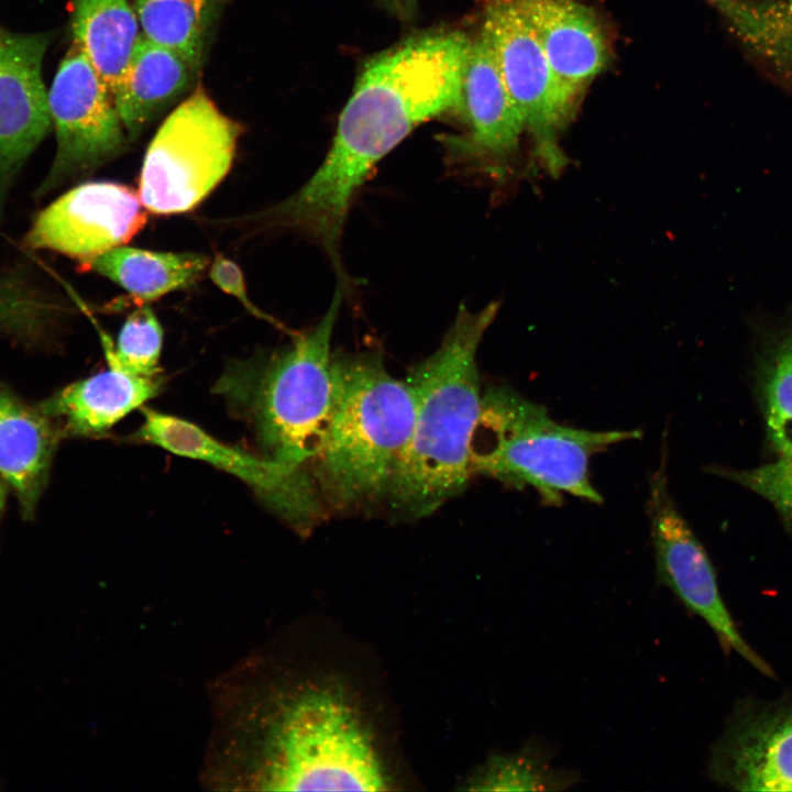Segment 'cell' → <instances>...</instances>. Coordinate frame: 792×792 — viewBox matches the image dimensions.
<instances>
[{"label":"cell","instance_id":"7402d4cb","mask_svg":"<svg viewBox=\"0 0 792 792\" xmlns=\"http://www.w3.org/2000/svg\"><path fill=\"white\" fill-rule=\"evenodd\" d=\"M755 373L767 440L779 459L792 460V321L766 337Z\"/></svg>","mask_w":792,"mask_h":792},{"label":"cell","instance_id":"8992f818","mask_svg":"<svg viewBox=\"0 0 792 792\" xmlns=\"http://www.w3.org/2000/svg\"><path fill=\"white\" fill-rule=\"evenodd\" d=\"M641 431H596L561 425L547 409L506 385L483 389L472 438V476L495 479L516 488H534L547 506L565 494L600 504L590 475L591 459L610 446L639 439Z\"/></svg>","mask_w":792,"mask_h":792},{"label":"cell","instance_id":"5b68a950","mask_svg":"<svg viewBox=\"0 0 792 792\" xmlns=\"http://www.w3.org/2000/svg\"><path fill=\"white\" fill-rule=\"evenodd\" d=\"M341 302L338 287L315 327L279 352L230 363L215 385L252 428L265 457L309 473L334 405L331 340Z\"/></svg>","mask_w":792,"mask_h":792},{"label":"cell","instance_id":"ffe728a7","mask_svg":"<svg viewBox=\"0 0 792 792\" xmlns=\"http://www.w3.org/2000/svg\"><path fill=\"white\" fill-rule=\"evenodd\" d=\"M141 301H151L195 284L209 258L193 252H158L120 245L81 262Z\"/></svg>","mask_w":792,"mask_h":792},{"label":"cell","instance_id":"7a4b0ae2","mask_svg":"<svg viewBox=\"0 0 792 792\" xmlns=\"http://www.w3.org/2000/svg\"><path fill=\"white\" fill-rule=\"evenodd\" d=\"M472 40L458 30L414 35L369 59L315 174L266 211L278 227L318 242L341 260L344 222L372 168L418 124L454 109Z\"/></svg>","mask_w":792,"mask_h":792},{"label":"cell","instance_id":"9c48e42d","mask_svg":"<svg viewBox=\"0 0 792 792\" xmlns=\"http://www.w3.org/2000/svg\"><path fill=\"white\" fill-rule=\"evenodd\" d=\"M649 481L647 514L656 560L657 581L668 587L717 637L724 652L736 651L767 676L772 668L747 644L728 612L713 563L669 491L667 447Z\"/></svg>","mask_w":792,"mask_h":792},{"label":"cell","instance_id":"6da1fadb","mask_svg":"<svg viewBox=\"0 0 792 792\" xmlns=\"http://www.w3.org/2000/svg\"><path fill=\"white\" fill-rule=\"evenodd\" d=\"M201 783L213 791H384L392 778L359 702L273 648L251 651L209 686Z\"/></svg>","mask_w":792,"mask_h":792},{"label":"cell","instance_id":"52a82bcc","mask_svg":"<svg viewBox=\"0 0 792 792\" xmlns=\"http://www.w3.org/2000/svg\"><path fill=\"white\" fill-rule=\"evenodd\" d=\"M241 125L198 87L164 120L144 155L139 196L146 211L191 210L226 177Z\"/></svg>","mask_w":792,"mask_h":792},{"label":"cell","instance_id":"e0dca14e","mask_svg":"<svg viewBox=\"0 0 792 792\" xmlns=\"http://www.w3.org/2000/svg\"><path fill=\"white\" fill-rule=\"evenodd\" d=\"M62 439L55 422L0 382V476L32 519Z\"/></svg>","mask_w":792,"mask_h":792},{"label":"cell","instance_id":"603a6c76","mask_svg":"<svg viewBox=\"0 0 792 792\" xmlns=\"http://www.w3.org/2000/svg\"><path fill=\"white\" fill-rule=\"evenodd\" d=\"M216 0H133L141 33L200 65Z\"/></svg>","mask_w":792,"mask_h":792},{"label":"cell","instance_id":"4dcf8cb0","mask_svg":"<svg viewBox=\"0 0 792 792\" xmlns=\"http://www.w3.org/2000/svg\"><path fill=\"white\" fill-rule=\"evenodd\" d=\"M9 492H10L9 485L0 476V521H1L4 508H6V503H7Z\"/></svg>","mask_w":792,"mask_h":792},{"label":"cell","instance_id":"d6a6232c","mask_svg":"<svg viewBox=\"0 0 792 792\" xmlns=\"http://www.w3.org/2000/svg\"><path fill=\"white\" fill-rule=\"evenodd\" d=\"M3 31V29L0 28V33Z\"/></svg>","mask_w":792,"mask_h":792},{"label":"cell","instance_id":"484cf974","mask_svg":"<svg viewBox=\"0 0 792 792\" xmlns=\"http://www.w3.org/2000/svg\"><path fill=\"white\" fill-rule=\"evenodd\" d=\"M58 306L26 282L0 275V330L34 334L52 320Z\"/></svg>","mask_w":792,"mask_h":792},{"label":"cell","instance_id":"d4e9b609","mask_svg":"<svg viewBox=\"0 0 792 792\" xmlns=\"http://www.w3.org/2000/svg\"><path fill=\"white\" fill-rule=\"evenodd\" d=\"M105 356L134 375L161 376L160 358L163 345L161 323L148 306H140L123 322L117 344L101 329L98 330Z\"/></svg>","mask_w":792,"mask_h":792},{"label":"cell","instance_id":"3957f363","mask_svg":"<svg viewBox=\"0 0 792 792\" xmlns=\"http://www.w3.org/2000/svg\"><path fill=\"white\" fill-rule=\"evenodd\" d=\"M498 302L460 307L438 349L409 372L415 416L385 504L397 517L420 519L460 494L472 477L470 451L483 389L476 354Z\"/></svg>","mask_w":792,"mask_h":792},{"label":"cell","instance_id":"30bf717a","mask_svg":"<svg viewBox=\"0 0 792 792\" xmlns=\"http://www.w3.org/2000/svg\"><path fill=\"white\" fill-rule=\"evenodd\" d=\"M48 107L57 148L37 196L114 158L129 141L111 91L74 43L54 76Z\"/></svg>","mask_w":792,"mask_h":792},{"label":"cell","instance_id":"4316f807","mask_svg":"<svg viewBox=\"0 0 792 792\" xmlns=\"http://www.w3.org/2000/svg\"><path fill=\"white\" fill-rule=\"evenodd\" d=\"M711 472L769 502L792 534V460L778 459L750 470L712 468Z\"/></svg>","mask_w":792,"mask_h":792},{"label":"cell","instance_id":"1f68e13d","mask_svg":"<svg viewBox=\"0 0 792 792\" xmlns=\"http://www.w3.org/2000/svg\"><path fill=\"white\" fill-rule=\"evenodd\" d=\"M769 6L772 7V9H774L777 11L792 14V0L769 3Z\"/></svg>","mask_w":792,"mask_h":792},{"label":"cell","instance_id":"8fae6325","mask_svg":"<svg viewBox=\"0 0 792 792\" xmlns=\"http://www.w3.org/2000/svg\"><path fill=\"white\" fill-rule=\"evenodd\" d=\"M134 438L235 475L302 535L324 518L327 509L311 473L226 444L186 419L143 408Z\"/></svg>","mask_w":792,"mask_h":792},{"label":"cell","instance_id":"44dd1931","mask_svg":"<svg viewBox=\"0 0 792 792\" xmlns=\"http://www.w3.org/2000/svg\"><path fill=\"white\" fill-rule=\"evenodd\" d=\"M72 35L111 94L142 35L130 0H75Z\"/></svg>","mask_w":792,"mask_h":792},{"label":"cell","instance_id":"cb8c5ba5","mask_svg":"<svg viewBox=\"0 0 792 792\" xmlns=\"http://www.w3.org/2000/svg\"><path fill=\"white\" fill-rule=\"evenodd\" d=\"M575 773L551 766L547 749L530 741L519 751L494 756L473 778V790L562 791L578 782Z\"/></svg>","mask_w":792,"mask_h":792},{"label":"cell","instance_id":"9a60e30c","mask_svg":"<svg viewBox=\"0 0 792 792\" xmlns=\"http://www.w3.org/2000/svg\"><path fill=\"white\" fill-rule=\"evenodd\" d=\"M454 109L466 124V134L448 142L453 153L503 177L526 129L494 52L482 33L472 41Z\"/></svg>","mask_w":792,"mask_h":792},{"label":"cell","instance_id":"4fadbf2b","mask_svg":"<svg viewBox=\"0 0 792 792\" xmlns=\"http://www.w3.org/2000/svg\"><path fill=\"white\" fill-rule=\"evenodd\" d=\"M708 774L736 791H792V698L740 700L711 749Z\"/></svg>","mask_w":792,"mask_h":792},{"label":"cell","instance_id":"ba28073f","mask_svg":"<svg viewBox=\"0 0 792 792\" xmlns=\"http://www.w3.org/2000/svg\"><path fill=\"white\" fill-rule=\"evenodd\" d=\"M481 33L488 41L536 155L554 175L566 165L559 135L578 103L564 91L514 0H484Z\"/></svg>","mask_w":792,"mask_h":792},{"label":"cell","instance_id":"f1b7e54d","mask_svg":"<svg viewBox=\"0 0 792 792\" xmlns=\"http://www.w3.org/2000/svg\"><path fill=\"white\" fill-rule=\"evenodd\" d=\"M769 53L792 56V14L774 12L767 30Z\"/></svg>","mask_w":792,"mask_h":792},{"label":"cell","instance_id":"f546056e","mask_svg":"<svg viewBox=\"0 0 792 792\" xmlns=\"http://www.w3.org/2000/svg\"><path fill=\"white\" fill-rule=\"evenodd\" d=\"M388 14L402 22L413 21L418 12V0H376Z\"/></svg>","mask_w":792,"mask_h":792},{"label":"cell","instance_id":"2e32d148","mask_svg":"<svg viewBox=\"0 0 792 792\" xmlns=\"http://www.w3.org/2000/svg\"><path fill=\"white\" fill-rule=\"evenodd\" d=\"M514 1L564 91L578 103L609 62V42L598 16L575 0Z\"/></svg>","mask_w":792,"mask_h":792},{"label":"cell","instance_id":"83f0119b","mask_svg":"<svg viewBox=\"0 0 792 792\" xmlns=\"http://www.w3.org/2000/svg\"><path fill=\"white\" fill-rule=\"evenodd\" d=\"M209 277L226 294L234 297L251 315L273 324L276 321L263 312L248 294L246 282L240 266L231 258L217 254L209 264Z\"/></svg>","mask_w":792,"mask_h":792},{"label":"cell","instance_id":"5bb4252c","mask_svg":"<svg viewBox=\"0 0 792 792\" xmlns=\"http://www.w3.org/2000/svg\"><path fill=\"white\" fill-rule=\"evenodd\" d=\"M50 33H0V218L10 187L51 127L42 64Z\"/></svg>","mask_w":792,"mask_h":792},{"label":"cell","instance_id":"ac0fdd59","mask_svg":"<svg viewBox=\"0 0 792 792\" xmlns=\"http://www.w3.org/2000/svg\"><path fill=\"white\" fill-rule=\"evenodd\" d=\"M108 367L57 391L37 404L62 437H97L157 395L162 377L129 373L106 358Z\"/></svg>","mask_w":792,"mask_h":792},{"label":"cell","instance_id":"d6986e66","mask_svg":"<svg viewBox=\"0 0 792 792\" xmlns=\"http://www.w3.org/2000/svg\"><path fill=\"white\" fill-rule=\"evenodd\" d=\"M198 69L183 54L140 36L112 94L129 141L193 85Z\"/></svg>","mask_w":792,"mask_h":792},{"label":"cell","instance_id":"277c9868","mask_svg":"<svg viewBox=\"0 0 792 792\" xmlns=\"http://www.w3.org/2000/svg\"><path fill=\"white\" fill-rule=\"evenodd\" d=\"M336 396L311 473L326 509L385 502L414 426V397L377 353L333 355Z\"/></svg>","mask_w":792,"mask_h":792},{"label":"cell","instance_id":"7c38bea8","mask_svg":"<svg viewBox=\"0 0 792 792\" xmlns=\"http://www.w3.org/2000/svg\"><path fill=\"white\" fill-rule=\"evenodd\" d=\"M139 193L113 182L80 184L54 200L33 221L26 243L80 262L124 245L146 223Z\"/></svg>","mask_w":792,"mask_h":792}]
</instances>
